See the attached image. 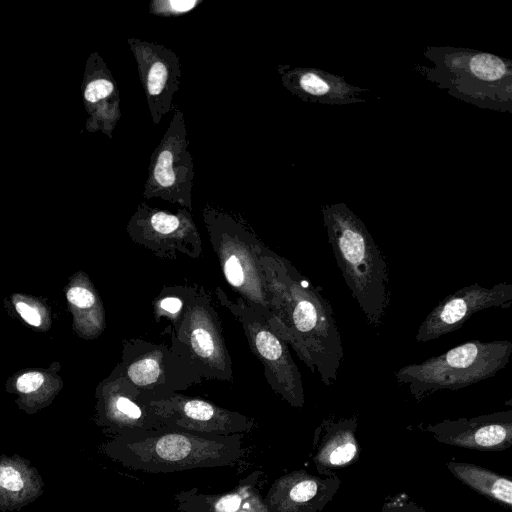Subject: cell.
I'll use <instances>...</instances> for the list:
<instances>
[{
	"label": "cell",
	"mask_w": 512,
	"mask_h": 512,
	"mask_svg": "<svg viewBox=\"0 0 512 512\" xmlns=\"http://www.w3.org/2000/svg\"><path fill=\"white\" fill-rule=\"evenodd\" d=\"M259 257L270 297V327L324 385H333L344 348L330 301L320 286L264 243Z\"/></svg>",
	"instance_id": "obj_1"
},
{
	"label": "cell",
	"mask_w": 512,
	"mask_h": 512,
	"mask_svg": "<svg viewBox=\"0 0 512 512\" xmlns=\"http://www.w3.org/2000/svg\"><path fill=\"white\" fill-rule=\"evenodd\" d=\"M243 436L207 434L162 426L114 436L103 445V452L134 471L181 472L236 464L246 453Z\"/></svg>",
	"instance_id": "obj_2"
},
{
	"label": "cell",
	"mask_w": 512,
	"mask_h": 512,
	"mask_svg": "<svg viewBox=\"0 0 512 512\" xmlns=\"http://www.w3.org/2000/svg\"><path fill=\"white\" fill-rule=\"evenodd\" d=\"M321 213L338 269L367 323L377 330L384 324L391 296L386 257L347 204L323 205Z\"/></svg>",
	"instance_id": "obj_3"
},
{
	"label": "cell",
	"mask_w": 512,
	"mask_h": 512,
	"mask_svg": "<svg viewBox=\"0 0 512 512\" xmlns=\"http://www.w3.org/2000/svg\"><path fill=\"white\" fill-rule=\"evenodd\" d=\"M424 56L432 66L415 64L414 69L450 96L481 109L512 113L511 60L451 46H428Z\"/></svg>",
	"instance_id": "obj_4"
},
{
	"label": "cell",
	"mask_w": 512,
	"mask_h": 512,
	"mask_svg": "<svg viewBox=\"0 0 512 512\" xmlns=\"http://www.w3.org/2000/svg\"><path fill=\"white\" fill-rule=\"evenodd\" d=\"M202 217L226 282L269 322L270 297L259 257L264 242L240 215L207 203Z\"/></svg>",
	"instance_id": "obj_5"
},
{
	"label": "cell",
	"mask_w": 512,
	"mask_h": 512,
	"mask_svg": "<svg viewBox=\"0 0 512 512\" xmlns=\"http://www.w3.org/2000/svg\"><path fill=\"white\" fill-rule=\"evenodd\" d=\"M512 354L510 340H470L394 372L417 402L442 390L456 391L495 376Z\"/></svg>",
	"instance_id": "obj_6"
},
{
	"label": "cell",
	"mask_w": 512,
	"mask_h": 512,
	"mask_svg": "<svg viewBox=\"0 0 512 512\" xmlns=\"http://www.w3.org/2000/svg\"><path fill=\"white\" fill-rule=\"evenodd\" d=\"M171 346L185 357L203 379L233 380L232 361L222 323L210 292L189 284L184 308L170 324Z\"/></svg>",
	"instance_id": "obj_7"
},
{
	"label": "cell",
	"mask_w": 512,
	"mask_h": 512,
	"mask_svg": "<svg viewBox=\"0 0 512 512\" xmlns=\"http://www.w3.org/2000/svg\"><path fill=\"white\" fill-rule=\"evenodd\" d=\"M214 294L218 303L241 324L251 351L263 365L265 378L272 390L292 407L302 408L305 403L302 377L288 345L267 320L239 296L231 299L221 287H216Z\"/></svg>",
	"instance_id": "obj_8"
},
{
	"label": "cell",
	"mask_w": 512,
	"mask_h": 512,
	"mask_svg": "<svg viewBox=\"0 0 512 512\" xmlns=\"http://www.w3.org/2000/svg\"><path fill=\"white\" fill-rule=\"evenodd\" d=\"M124 377L143 398L180 393L204 379L171 345L128 339L123 349Z\"/></svg>",
	"instance_id": "obj_9"
},
{
	"label": "cell",
	"mask_w": 512,
	"mask_h": 512,
	"mask_svg": "<svg viewBox=\"0 0 512 512\" xmlns=\"http://www.w3.org/2000/svg\"><path fill=\"white\" fill-rule=\"evenodd\" d=\"M194 176L184 114L173 106L169 125L151 154L142 197L160 198L191 211Z\"/></svg>",
	"instance_id": "obj_10"
},
{
	"label": "cell",
	"mask_w": 512,
	"mask_h": 512,
	"mask_svg": "<svg viewBox=\"0 0 512 512\" xmlns=\"http://www.w3.org/2000/svg\"><path fill=\"white\" fill-rule=\"evenodd\" d=\"M130 239L161 259L179 256L199 259L203 255L201 235L191 211L180 207L170 212L141 202L127 227Z\"/></svg>",
	"instance_id": "obj_11"
},
{
	"label": "cell",
	"mask_w": 512,
	"mask_h": 512,
	"mask_svg": "<svg viewBox=\"0 0 512 512\" xmlns=\"http://www.w3.org/2000/svg\"><path fill=\"white\" fill-rule=\"evenodd\" d=\"M139 399L163 426L216 435H244L255 427L252 418L199 397L171 393L143 398L139 394Z\"/></svg>",
	"instance_id": "obj_12"
},
{
	"label": "cell",
	"mask_w": 512,
	"mask_h": 512,
	"mask_svg": "<svg viewBox=\"0 0 512 512\" xmlns=\"http://www.w3.org/2000/svg\"><path fill=\"white\" fill-rule=\"evenodd\" d=\"M512 303V284L492 287L474 283L446 296L420 324L415 339L427 342L460 329L474 314L489 308L507 309Z\"/></svg>",
	"instance_id": "obj_13"
},
{
	"label": "cell",
	"mask_w": 512,
	"mask_h": 512,
	"mask_svg": "<svg viewBox=\"0 0 512 512\" xmlns=\"http://www.w3.org/2000/svg\"><path fill=\"white\" fill-rule=\"evenodd\" d=\"M136 61L152 122L156 126L173 108L182 77L179 56L170 48L135 37L127 40Z\"/></svg>",
	"instance_id": "obj_14"
},
{
	"label": "cell",
	"mask_w": 512,
	"mask_h": 512,
	"mask_svg": "<svg viewBox=\"0 0 512 512\" xmlns=\"http://www.w3.org/2000/svg\"><path fill=\"white\" fill-rule=\"evenodd\" d=\"M438 442L479 451H503L512 445V410L472 418L445 419L419 425Z\"/></svg>",
	"instance_id": "obj_15"
},
{
	"label": "cell",
	"mask_w": 512,
	"mask_h": 512,
	"mask_svg": "<svg viewBox=\"0 0 512 512\" xmlns=\"http://www.w3.org/2000/svg\"><path fill=\"white\" fill-rule=\"evenodd\" d=\"M341 480L320 477L305 470L277 478L263 499L268 512H320L335 496Z\"/></svg>",
	"instance_id": "obj_16"
},
{
	"label": "cell",
	"mask_w": 512,
	"mask_h": 512,
	"mask_svg": "<svg viewBox=\"0 0 512 512\" xmlns=\"http://www.w3.org/2000/svg\"><path fill=\"white\" fill-rule=\"evenodd\" d=\"M283 86L305 102L323 105L365 103L368 88L349 84L343 77L314 67L277 66Z\"/></svg>",
	"instance_id": "obj_17"
},
{
	"label": "cell",
	"mask_w": 512,
	"mask_h": 512,
	"mask_svg": "<svg viewBox=\"0 0 512 512\" xmlns=\"http://www.w3.org/2000/svg\"><path fill=\"white\" fill-rule=\"evenodd\" d=\"M84 107L89 115L86 129L101 131L109 138L121 117L120 94L117 82L102 57L90 54L82 82Z\"/></svg>",
	"instance_id": "obj_18"
},
{
	"label": "cell",
	"mask_w": 512,
	"mask_h": 512,
	"mask_svg": "<svg viewBox=\"0 0 512 512\" xmlns=\"http://www.w3.org/2000/svg\"><path fill=\"white\" fill-rule=\"evenodd\" d=\"M357 426V414L340 419L330 415L316 428L310 458L320 475H336V471L359 459L361 449L356 438Z\"/></svg>",
	"instance_id": "obj_19"
},
{
	"label": "cell",
	"mask_w": 512,
	"mask_h": 512,
	"mask_svg": "<svg viewBox=\"0 0 512 512\" xmlns=\"http://www.w3.org/2000/svg\"><path fill=\"white\" fill-rule=\"evenodd\" d=\"M140 390L122 373L118 375L104 402L103 425L115 436L162 427L150 407L139 399Z\"/></svg>",
	"instance_id": "obj_20"
},
{
	"label": "cell",
	"mask_w": 512,
	"mask_h": 512,
	"mask_svg": "<svg viewBox=\"0 0 512 512\" xmlns=\"http://www.w3.org/2000/svg\"><path fill=\"white\" fill-rule=\"evenodd\" d=\"M262 473L255 471L232 490L203 494L196 488L176 494L178 512H268L258 489Z\"/></svg>",
	"instance_id": "obj_21"
},
{
	"label": "cell",
	"mask_w": 512,
	"mask_h": 512,
	"mask_svg": "<svg viewBox=\"0 0 512 512\" xmlns=\"http://www.w3.org/2000/svg\"><path fill=\"white\" fill-rule=\"evenodd\" d=\"M43 491V478L28 459L18 454H0V511H20Z\"/></svg>",
	"instance_id": "obj_22"
},
{
	"label": "cell",
	"mask_w": 512,
	"mask_h": 512,
	"mask_svg": "<svg viewBox=\"0 0 512 512\" xmlns=\"http://www.w3.org/2000/svg\"><path fill=\"white\" fill-rule=\"evenodd\" d=\"M446 467L461 483L492 502L512 509V480L482 466L449 461Z\"/></svg>",
	"instance_id": "obj_23"
},
{
	"label": "cell",
	"mask_w": 512,
	"mask_h": 512,
	"mask_svg": "<svg viewBox=\"0 0 512 512\" xmlns=\"http://www.w3.org/2000/svg\"><path fill=\"white\" fill-rule=\"evenodd\" d=\"M188 289L189 284L164 286L152 302L154 317L157 320L165 318L170 324L174 323L184 308Z\"/></svg>",
	"instance_id": "obj_24"
},
{
	"label": "cell",
	"mask_w": 512,
	"mask_h": 512,
	"mask_svg": "<svg viewBox=\"0 0 512 512\" xmlns=\"http://www.w3.org/2000/svg\"><path fill=\"white\" fill-rule=\"evenodd\" d=\"M202 3V0H152L148 12L158 17H178L192 12Z\"/></svg>",
	"instance_id": "obj_25"
},
{
	"label": "cell",
	"mask_w": 512,
	"mask_h": 512,
	"mask_svg": "<svg viewBox=\"0 0 512 512\" xmlns=\"http://www.w3.org/2000/svg\"><path fill=\"white\" fill-rule=\"evenodd\" d=\"M381 512H427L405 493L389 497L382 506Z\"/></svg>",
	"instance_id": "obj_26"
},
{
	"label": "cell",
	"mask_w": 512,
	"mask_h": 512,
	"mask_svg": "<svg viewBox=\"0 0 512 512\" xmlns=\"http://www.w3.org/2000/svg\"><path fill=\"white\" fill-rule=\"evenodd\" d=\"M68 301L82 309L92 308L96 304V296L83 286H74L67 292Z\"/></svg>",
	"instance_id": "obj_27"
},
{
	"label": "cell",
	"mask_w": 512,
	"mask_h": 512,
	"mask_svg": "<svg viewBox=\"0 0 512 512\" xmlns=\"http://www.w3.org/2000/svg\"><path fill=\"white\" fill-rule=\"evenodd\" d=\"M44 377L39 372H28L21 375L16 381L19 392L28 394L38 390L43 384Z\"/></svg>",
	"instance_id": "obj_28"
},
{
	"label": "cell",
	"mask_w": 512,
	"mask_h": 512,
	"mask_svg": "<svg viewBox=\"0 0 512 512\" xmlns=\"http://www.w3.org/2000/svg\"><path fill=\"white\" fill-rule=\"evenodd\" d=\"M16 310L20 314V316L30 325L38 327L41 325L42 319L39 312L34 308L28 305L25 302H17Z\"/></svg>",
	"instance_id": "obj_29"
}]
</instances>
